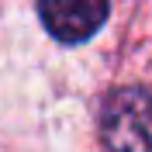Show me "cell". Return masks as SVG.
Segmentation results:
<instances>
[{"mask_svg": "<svg viewBox=\"0 0 152 152\" xmlns=\"http://www.w3.org/2000/svg\"><path fill=\"white\" fill-rule=\"evenodd\" d=\"M100 138L111 152H152V90H114L100 107Z\"/></svg>", "mask_w": 152, "mask_h": 152, "instance_id": "cell-1", "label": "cell"}, {"mask_svg": "<svg viewBox=\"0 0 152 152\" xmlns=\"http://www.w3.org/2000/svg\"><path fill=\"white\" fill-rule=\"evenodd\" d=\"M38 18L56 42L80 45L107 21V0H38Z\"/></svg>", "mask_w": 152, "mask_h": 152, "instance_id": "cell-2", "label": "cell"}]
</instances>
